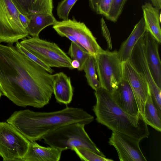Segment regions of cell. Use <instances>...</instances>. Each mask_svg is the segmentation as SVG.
Returning <instances> with one entry per match:
<instances>
[{
    "label": "cell",
    "instance_id": "1",
    "mask_svg": "<svg viewBox=\"0 0 161 161\" xmlns=\"http://www.w3.org/2000/svg\"><path fill=\"white\" fill-rule=\"evenodd\" d=\"M53 75L20 52L0 43V89L16 105L41 108L53 94Z\"/></svg>",
    "mask_w": 161,
    "mask_h": 161
},
{
    "label": "cell",
    "instance_id": "2",
    "mask_svg": "<svg viewBox=\"0 0 161 161\" xmlns=\"http://www.w3.org/2000/svg\"><path fill=\"white\" fill-rule=\"evenodd\" d=\"M93 120L94 117L82 108L67 107L52 112L16 111L7 122L30 141H36L66 124L78 122L86 125Z\"/></svg>",
    "mask_w": 161,
    "mask_h": 161
},
{
    "label": "cell",
    "instance_id": "3",
    "mask_svg": "<svg viewBox=\"0 0 161 161\" xmlns=\"http://www.w3.org/2000/svg\"><path fill=\"white\" fill-rule=\"evenodd\" d=\"M96 104L93 110L97 121L111 130L141 141L149 135L147 125L140 114L131 115L120 108L111 94L102 87L95 90Z\"/></svg>",
    "mask_w": 161,
    "mask_h": 161
},
{
    "label": "cell",
    "instance_id": "4",
    "mask_svg": "<svg viewBox=\"0 0 161 161\" xmlns=\"http://www.w3.org/2000/svg\"><path fill=\"white\" fill-rule=\"evenodd\" d=\"M85 125L78 122L66 124L50 132L43 139L47 145L62 152L75 147H84L105 157L86 132Z\"/></svg>",
    "mask_w": 161,
    "mask_h": 161
},
{
    "label": "cell",
    "instance_id": "5",
    "mask_svg": "<svg viewBox=\"0 0 161 161\" xmlns=\"http://www.w3.org/2000/svg\"><path fill=\"white\" fill-rule=\"evenodd\" d=\"M94 57L100 86L112 94L123 77L122 62L118 51L103 50Z\"/></svg>",
    "mask_w": 161,
    "mask_h": 161
},
{
    "label": "cell",
    "instance_id": "6",
    "mask_svg": "<svg viewBox=\"0 0 161 161\" xmlns=\"http://www.w3.org/2000/svg\"><path fill=\"white\" fill-rule=\"evenodd\" d=\"M29 52L49 67L72 69V60L56 43L39 37H30L19 42Z\"/></svg>",
    "mask_w": 161,
    "mask_h": 161
},
{
    "label": "cell",
    "instance_id": "7",
    "mask_svg": "<svg viewBox=\"0 0 161 161\" xmlns=\"http://www.w3.org/2000/svg\"><path fill=\"white\" fill-rule=\"evenodd\" d=\"M19 12L12 0H0V43L13 44L28 36Z\"/></svg>",
    "mask_w": 161,
    "mask_h": 161
},
{
    "label": "cell",
    "instance_id": "8",
    "mask_svg": "<svg viewBox=\"0 0 161 161\" xmlns=\"http://www.w3.org/2000/svg\"><path fill=\"white\" fill-rule=\"evenodd\" d=\"M30 141L8 122H0V156L4 161H21Z\"/></svg>",
    "mask_w": 161,
    "mask_h": 161
},
{
    "label": "cell",
    "instance_id": "9",
    "mask_svg": "<svg viewBox=\"0 0 161 161\" xmlns=\"http://www.w3.org/2000/svg\"><path fill=\"white\" fill-rule=\"evenodd\" d=\"M57 34L62 37L69 36L91 55L94 56L103 50L97 43L90 29L83 22L72 19L58 21L53 27Z\"/></svg>",
    "mask_w": 161,
    "mask_h": 161
},
{
    "label": "cell",
    "instance_id": "10",
    "mask_svg": "<svg viewBox=\"0 0 161 161\" xmlns=\"http://www.w3.org/2000/svg\"><path fill=\"white\" fill-rule=\"evenodd\" d=\"M144 36V35L140 39L134 47L129 60L147 82L153 103L159 115H161V88L155 82L147 64Z\"/></svg>",
    "mask_w": 161,
    "mask_h": 161
},
{
    "label": "cell",
    "instance_id": "11",
    "mask_svg": "<svg viewBox=\"0 0 161 161\" xmlns=\"http://www.w3.org/2000/svg\"><path fill=\"white\" fill-rule=\"evenodd\" d=\"M140 141L126 134L113 131L109 143L113 146L121 161H146L139 146Z\"/></svg>",
    "mask_w": 161,
    "mask_h": 161
},
{
    "label": "cell",
    "instance_id": "12",
    "mask_svg": "<svg viewBox=\"0 0 161 161\" xmlns=\"http://www.w3.org/2000/svg\"><path fill=\"white\" fill-rule=\"evenodd\" d=\"M123 79L129 83L134 94L140 114L143 117L146 102L150 94L147 82L129 60L123 62Z\"/></svg>",
    "mask_w": 161,
    "mask_h": 161
},
{
    "label": "cell",
    "instance_id": "13",
    "mask_svg": "<svg viewBox=\"0 0 161 161\" xmlns=\"http://www.w3.org/2000/svg\"><path fill=\"white\" fill-rule=\"evenodd\" d=\"M111 95L116 103L127 114L135 116L141 114L133 92L125 80L122 79Z\"/></svg>",
    "mask_w": 161,
    "mask_h": 161
},
{
    "label": "cell",
    "instance_id": "14",
    "mask_svg": "<svg viewBox=\"0 0 161 161\" xmlns=\"http://www.w3.org/2000/svg\"><path fill=\"white\" fill-rule=\"evenodd\" d=\"M144 36L147 64L155 82L161 88V62L158 52V43L147 30Z\"/></svg>",
    "mask_w": 161,
    "mask_h": 161
},
{
    "label": "cell",
    "instance_id": "15",
    "mask_svg": "<svg viewBox=\"0 0 161 161\" xmlns=\"http://www.w3.org/2000/svg\"><path fill=\"white\" fill-rule=\"evenodd\" d=\"M62 151L55 148L41 146L30 141L27 151L21 161H58Z\"/></svg>",
    "mask_w": 161,
    "mask_h": 161
},
{
    "label": "cell",
    "instance_id": "16",
    "mask_svg": "<svg viewBox=\"0 0 161 161\" xmlns=\"http://www.w3.org/2000/svg\"><path fill=\"white\" fill-rule=\"evenodd\" d=\"M53 94L59 103L68 104L73 96V88L70 79L63 72L53 74Z\"/></svg>",
    "mask_w": 161,
    "mask_h": 161
},
{
    "label": "cell",
    "instance_id": "17",
    "mask_svg": "<svg viewBox=\"0 0 161 161\" xmlns=\"http://www.w3.org/2000/svg\"><path fill=\"white\" fill-rule=\"evenodd\" d=\"M22 14L27 16L37 14H52L53 0H12Z\"/></svg>",
    "mask_w": 161,
    "mask_h": 161
},
{
    "label": "cell",
    "instance_id": "18",
    "mask_svg": "<svg viewBox=\"0 0 161 161\" xmlns=\"http://www.w3.org/2000/svg\"><path fill=\"white\" fill-rule=\"evenodd\" d=\"M142 8L146 30L151 34L158 43L160 44L161 14L159 13V10L153 7L150 3H146L143 5Z\"/></svg>",
    "mask_w": 161,
    "mask_h": 161
},
{
    "label": "cell",
    "instance_id": "19",
    "mask_svg": "<svg viewBox=\"0 0 161 161\" xmlns=\"http://www.w3.org/2000/svg\"><path fill=\"white\" fill-rule=\"evenodd\" d=\"M146 31L144 20L142 18L135 25L127 38L122 44L118 51L122 62L130 59L134 47Z\"/></svg>",
    "mask_w": 161,
    "mask_h": 161
},
{
    "label": "cell",
    "instance_id": "20",
    "mask_svg": "<svg viewBox=\"0 0 161 161\" xmlns=\"http://www.w3.org/2000/svg\"><path fill=\"white\" fill-rule=\"evenodd\" d=\"M29 23L26 28L29 35L39 37L40 32L46 27L53 25L57 21L53 14H37L27 16Z\"/></svg>",
    "mask_w": 161,
    "mask_h": 161
},
{
    "label": "cell",
    "instance_id": "21",
    "mask_svg": "<svg viewBox=\"0 0 161 161\" xmlns=\"http://www.w3.org/2000/svg\"><path fill=\"white\" fill-rule=\"evenodd\" d=\"M143 119L147 124L158 131H161V117L153 102L149 94L146 102Z\"/></svg>",
    "mask_w": 161,
    "mask_h": 161
},
{
    "label": "cell",
    "instance_id": "22",
    "mask_svg": "<svg viewBox=\"0 0 161 161\" xmlns=\"http://www.w3.org/2000/svg\"><path fill=\"white\" fill-rule=\"evenodd\" d=\"M85 76L89 85L94 90L100 87V85L96 73V70L94 56L90 55L83 68Z\"/></svg>",
    "mask_w": 161,
    "mask_h": 161
},
{
    "label": "cell",
    "instance_id": "23",
    "mask_svg": "<svg viewBox=\"0 0 161 161\" xmlns=\"http://www.w3.org/2000/svg\"><path fill=\"white\" fill-rule=\"evenodd\" d=\"M68 53L72 60H76L79 63L80 67L77 69L80 71L83 70L84 65L91 54L73 42H71Z\"/></svg>",
    "mask_w": 161,
    "mask_h": 161
},
{
    "label": "cell",
    "instance_id": "24",
    "mask_svg": "<svg viewBox=\"0 0 161 161\" xmlns=\"http://www.w3.org/2000/svg\"><path fill=\"white\" fill-rule=\"evenodd\" d=\"M72 150L82 160L86 161H112L113 160L106 158L89 149L81 147H75Z\"/></svg>",
    "mask_w": 161,
    "mask_h": 161
},
{
    "label": "cell",
    "instance_id": "25",
    "mask_svg": "<svg viewBox=\"0 0 161 161\" xmlns=\"http://www.w3.org/2000/svg\"><path fill=\"white\" fill-rule=\"evenodd\" d=\"M78 0H63L59 2L57 8V13L59 18L63 20L69 19L70 12Z\"/></svg>",
    "mask_w": 161,
    "mask_h": 161
},
{
    "label": "cell",
    "instance_id": "26",
    "mask_svg": "<svg viewBox=\"0 0 161 161\" xmlns=\"http://www.w3.org/2000/svg\"><path fill=\"white\" fill-rule=\"evenodd\" d=\"M126 0H112L111 7L106 18L115 22L121 14Z\"/></svg>",
    "mask_w": 161,
    "mask_h": 161
},
{
    "label": "cell",
    "instance_id": "27",
    "mask_svg": "<svg viewBox=\"0 0 161 161\" xmlns=\"http://www.w3.org/2000/svg\"><path fill=\"white\" fill-rule=\"evenodd\" d=\"M15 46L20 52L26 56L31 60L43 68L48 72L51 74L54 72V70L52 68L47 65L36 55L27 50L20 44L19 42L18 41L16 42Z\"/></svg>",
    "mask_w": 161,
    "mask_h": 161
},
{
    "label": "cell",
    "instance_id": "28",
    "mask_svg": "<svg viewBox=\"0 0 161 161\" xmlns=\"http://www.w3.org/2000/svg\"><path fill=\"white\" fill-rule=\"evenodd\" d=\"M112 0H100L98 14L107 17L111 7Z\"/></svg>",
    "mask_w": 161,
    "mask_h": 161
},
{
    "label": "cell",
    "instance_id": "29",
    "mask_svg": "<svg viewBox=\"0 0 161 161\" xmlns=\"http://www.w3.org/2000/svg\"><path fill=\"white\" fill-rule=\"evenodd\" d=\"M101 26L103 35L106 39L108 44V47L109 48L112 49V45L109 32L105 22L103 18L101 19Z\"/></svg>",
    "mask_w": 161,
    "mask_h": 161
},
{
    "label": "cell",
    "instance_id": "30",
    "mask_svg": "<svg viewBox=\"0 0 161 161\" xmlns=\"http://www.w3.org/2000/svg\"><path fill=\"white\" fill-rule=\"evenodd\" d=\"M19 17L22 24L24 27L26 28L30 22V19L28 17L22 14L20 12L19 13Z\"/></svg>",
    "mask_w": 161,
    "mask_h": 161
},
{
    "label": "cell",
    "instance_id": "31",
    "mask_svg": "<svg viewBox=\"0 0 161 161\" xmlns=\"http://www.w3.org/2000/svg\"><path fill=\"white\" fill-rule=\"evenodd\" d=\"M91 8L96 13L98 14L99 3L100 0H89Z\"/></svg>",
    "mask_w": 161,
    "mask_h": 161
},
{
    "label": "cell",
    "instance_id": "32",
    "mask_svg": "<svg viewBox=\"0 0 161 161\" xmlns=\"http://www.w3.org/2000/svg\"><path fill=\"white\" fill-rule=\"evenodd\" d=\"M155 7L158 9L161 8V0H151Z\"/></svg>",
    "mask_w": 161,
    "mask_h": 161
},
{
    "label": "cell",
    "instance_id": "33",
    "mask_svg": "<svg viewBox=\"0 0 161 161\" xmlns=\"http://www.w3.org/2000/svg\"><path fill=\"white\" fill-rule=\"evenodd\" d=\"M71 66L73 68L78 69L80 67L79 63L75 60H72L71 62Z\"/></svg>",
    "mask_w": 161,
    "mask_h": 161
},
{
    "label": "cell",
    "instance_id": "34",
    "mask_svg": "<svg viewBox=\"0 0 161 161\" xmlns=\"http://www.w3.org/2000/svg\"><path fill=\"white\" fill-rule=\"evenodd\" d=\"M3 95V94H2V92L0 89V98L2 96V95Z\"/></svg>",
    "mask_w": 161,
    "mask_h": 161
}]
</instances>
